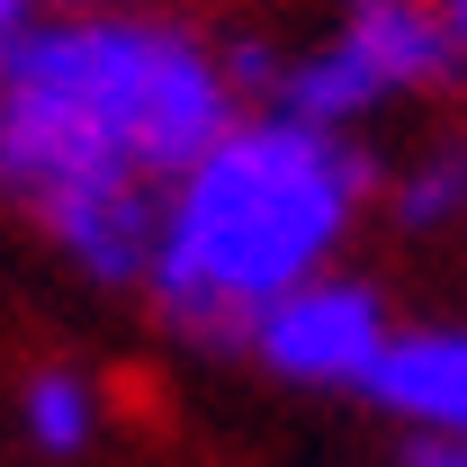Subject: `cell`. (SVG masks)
<instances>
[{"mask_svg": "<svg viewBox=\"0 0 467 467\" xmlns=\"http://www.w3.org/2000/svg\"><path fill=\"white\" fill-rule=\"evenodd\" d=\"M405 467H467V431L459 441H405Z\"/></svg>", "mask_w": 467, "mask_h": 467, "instance_id": "10", "label": "cell"}, {"mask_svg": "<svg viewBox=\"0 0 467 467\" xmlns=\"http://www.w3.org/2000/svg\"><path fill=\"white\" fill-rule=\"evenodd\" d=\"M270 109H288V117H306V126H333V135H359L378 109H396L387 90H378V72L350 55L342 36L324 27L315 46H296L288 55V72H279V90H270Z\"/></svg>", "mask_w": 467, "mask_h": 467, "instance_id": "7", "label": "cell"}, {"mask_svg": "<svg viewBox=\"0 0 467 467\" xmlns=\"http://www.w3.org/2000/svg\"><path fill=\"white\" fill-rule=\"evenodd\" d=\"M46 243L81 279L99 288H144L153 279V252H162V189H81L36 216Z\"/></svg>", "mask_w": 467, "mask_h": 467, "instance_id": "6", "label": "cell"}, {"mask_svg": "<svg viewBox=\"0 0 467 467\" xmlns=\"http://www.w3.org/2000/svg\"><path fill=\"white\" fill-rule=\"evenodd\" d=\"M441 9H467V0H441Z\"/></svg>", "mask_w": 467, "mask_h": 467, "instance_id": "14", "label": "cell"}, {"mask_svg": "<svg viewBox=\"0 0 467 467\" xmlns=\"http://www.w3.org/2000/svg\"><path fill=\"white\" fill-rule=\"evenodd\" d=\"M333 36L378 72L387 99H431V90L467 81L459 18L441 0H333Z\"/></svg>", "mask_w": 467, "mask_h": 467, "instance_id": "4", "label": "cell"}, {"mask_svg": "<svg viewBox=\"0 0 467 467\" xmlns=\"http://www.w3.org/2000/svg\"><path fill=\"white\" fill-rule=\"evenodd\" d=\"M36 9H99V0H36Z\"/></svg>", "mask_w": 467, "mask_h": 467, "instance_id": "12", "label": "cell"}, {"mask_svg": "<svg viewBox=\"0 0 467 467\" xmlns=\"http://www.w3.org/2000/svg\"><path fill=\"white\" fill-rule=\"evenodd\" d=\"M243 117L225 46L162 9H36L0 46V198L46 216L81 189H171Z\"/></svg>", "mask_w": 467, "mask_h": 467, "instance_id": "1", "label": "cell"}, {"mask_svg": "<svg viewBox=\"0 0 467 467\" xmlns=\"http://www.w3.org/2000/svg\"><path fill=\"white\" fill-rule=\"evenodd\" d=\"M378 198V162L359 135L306 126L288 109H243L162 189L153 315L198 350H243L261 306L342 270L350 225Z\"/></svg>", "mask_w": 467, "mask_h": 467, "instance_id": "2", "label": "cell"}, {"mask_svg": "<svg viewBox=\"0 0 467 467\" xmlns=\"http://www.w3.org/2000/svg\"><path fill=\"white\" fill-rule=\"evenodd\" d=\"M450 18H459V46H467V9H450Z\"/></svg>", "mask_w": 467, "mask_h": 467, "instance_id": "13", "label": "cell"}, {"mask_svg": "<svg viewBox=\"0 0 467 467\" xmlns=\"http://www.w3.org/2000/svg\"><path fill=\"white\" fill-rule=\"evenodd\" d=\"M27 18H36V0H0V46H9V36H18Z\"/></svg>", "mask_w": 467, "mask_h": 467, "instance_id": "11", "label": "cell"}, {"mask_svg": "<svg viewBox=\"0 0 467 467\" xmlns=\"http://www.w3.org/2000/svg\"><path fill=\"white\" fill-rule=\"evenodd\" d=\"M387 333H396L387 296L359 270H324V279L288 288L279 306H261V324L243 333V350L270 378H288V387H368Z\"/></svg>", "mask_w": 467, "mask_h": 467, "instance_id": "3", "label": "cell"}, {"mask_svg": "<svg viewBox=\"0 0 467 467\" xmlns=\"http://www.w3.org/2000/svg\"><path fill=\"white\" fill-rule=\"evenodd\" d=\"M27 441L46 450V459H72V450H90V431H99V387L81 378V368H36L27 378Z\"/></svg>", "mask_w": 467, "mask_h": 467, "instance_id": "9", "label": "cell"}, {"mask_svg": "<svg viewBox=\"0 0 467 467\" xmlns=\"http://www.w3.org/2000/svg\"><path fill=\"white\" fill-rule=\"evenodd\" d=\"M359 396L387 422H405L413 441H459L467 431V324H396Z\"/></svg>", "mask_w": 467, "mask_h": 467, "instance_id": "5", "label": "cell"}, {"mask_svg": "<svg viewBox=\"0 0 467 467\" xmlns=\"http://www.w3.org/2000/svg\"><path fill=\"white\" fill-rule=\"evenodd\" d=\"M387 216L405 234H450L467 225V144H431L387 180Z\"/></svg>", "mask_w": 467, "mask_h": 467, "instance_id": "8", "label": "cell"}]
</instances>
